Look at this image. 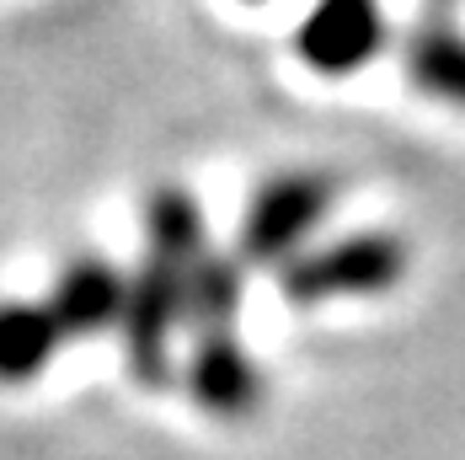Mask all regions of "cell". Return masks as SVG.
<instances>
[{
	"label": "cell",
	"mask_w": 465,
	"mask_h": 460,
	"mask_svg": "<svg viewBox=\"0 0 465 460\" xmlns=\"http://www.w3.org/2000/svg\"><path fill=\"white\" fill-rule=\"evenodd\" d=\"M380 44H385L380 0H316L294 33V54L316 75H353L380 54Z\"/></svg>",
	"instance_id": "1"
},
{
	"label": "cell",
	"mask_w": 465,
	"mask_h": 460,
	"mask_svg": "<svg viewBox=\"0 0 465 460\" xmlns=\"http://www.w3.org/2000/svg\"><path fill=\"white\" fill-rule=\"evenodd\" d=\"M322 204H326L322 177H283V183H273L262 193L257 215H252V246H257V252L289 246L300 230L322 215Z\"/></svg>",
	"instance_id": "2"
},
{
	"label": "cell",
	"mask_w": 465,
	"mask_h": 460,
	"mask_svg": "<svg viewBox=\"0 0 465 460\" xmlns=\"http://www.w3.org/2000/svg\"><path fill=\"white\" fill-rule=\"evenodd\" d=\"M124 305V284L107 274L102 263H81L59 278V295H54V326L59 332H96V326L113 322V311Z\"/></svg>",
	"instance_id": "3"
},
{
	"label": "cell",
	"mask_w": 465,
	"mask_h": 460,
	"mask_svg": "<svg viewBox=\"0 0 465 460\" xmlns=\"http://www.w3.org/2000/svg\"><path fill=\"white\" fill-rule=\"evenodd\" d=\"M59 337H64V332L54 326L48 311H38V305H5V311H0V380H27V375H38Z\"/></svg>",
	"instance_id": "4"
},
{
	"label": "cell",
	"mask_w": 465,
	"mask_h": 460,
	"mask_svg": "<svg viewBox=\"0 0 465 460\" xmlns=\"http://www.w3.org/2000/svg\"><path fill=\"white\" fill-rule=\"evenodd\" d=\"M407 65H412V81H418L422 92L465 107V33H450V27L418 33Z\"/></svg>",
	"instance_id": "5"
},
{
	"label": "cell",
	"mask_w": 465,
	"mask_h": 460,
	"mask_svg": "<svg viewBox=\"0 0 465 460\" xmlns=\"http://www.w3.org/2000/svg\"><path fill=\"white\" fill-rule=\"evenodd\" d=\"M396 268V257L380 246V241H353L342 257H331V263H316L305 284H326V278H353L348 289H364V284H380V278Z\"/></svg>",
	"instance_id": "6"
},
{
	"label": "cell",
	"mask_w": 465,
	"mask_h": 460,
	"mask_svg": "<svg viewBox=\"0 0 465 460\" xmlns=\"http://www.w3.org/2000/svg\"><path fill=\"white\" fill-rule=\"evenodd\" d=\"M252 5H262V0H252Z\"/></svg>",
	"instance_id": "7"
}]
</instances>
